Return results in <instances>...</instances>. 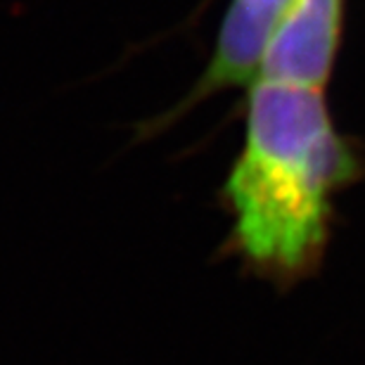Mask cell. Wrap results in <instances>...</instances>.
<instances>
[{"instance_id": "6da1fadb", "label": "cell", "mask_w": 365, "mask_h": 365, "mask_svg": "<svg viewBox=\"0 0 365 365\" xmlns=\"http://www.w3.org/2000/svg\"><path fill=\"white\" fill-rule=\"evenodd\" d=\"M359 173L323 88L254 78L245 145L225 180L240 254L287 280L316 268L327 242L332 197Z\"/></svg>"}, {"instance_id": "7a4b0ae2", "label": "cell", "mask_w": 365, "mask_h": 365, "mask_svg": "<svg viewBox=\"0 0 365 365\" xmlns=\"http://www.w3.org/2000/svg\"><path fill=\"white\" fill-rule=\"evenodd\" d=\"M344 0H287L268 34L257 78L325 88L337 60Z\"/></svg>"}, {"instance_id": "3957f363", "label": "cell", "mask_w": 365, "mask_h": 365, "mask_svg": "<svg viewBox=\"0 0 365 365\" xmlns=\"http://www.w3.org/2000/svg\"><path fill=\"white\" fill-rule=\"evenodd\" d=\"M287 0H232L218 31L207 74L192 100L232 86H252L259 74L268 34Z\"/></svg>"}]
</instances>
